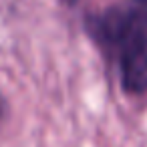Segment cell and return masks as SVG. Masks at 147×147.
I'll return each instance as SVG.
<instances>
[{
	"mask_svg": "<svg viewBox=\"0 0 147 147\" xmlns=\"http://www.w3.org/2000/svg\"><path fill=\"white\" fill-rule=\"evenodd\" d=\"M79 2V0H63V4H67V6H75Z\"/></svg>",
	"mask_w": 147,
	"mask_h": 147,
	"instance_id": "obj_2",
	"label": "cell"
},
{
	"mask_svg": "<svg viewBox=\"0 0 147 147\" xmlns=\"http://www.w3.org/2000/svg\"><path fill=\"white\" fill-rule=\"evenodd\" d=\"M85 30L129 95L147 93V0H121L85 16Z\"/></svg>",
	"mask_w": 147,
	"mask_h": 147,
	"instance_id": "obj_1",
	"label": "cell"
},
{
	"mask_svg": "<svg viewBox=\"0 0 147 147\" xmlns=\"http://www.w3.org/2000/svg\"><path fill=\"white\" fill-rule=\"evenodd\" d=\"M2 115H4V103H2V97H0V119H2Z\"/></svg>",
	"mask_w": 147,
	"mask_h": 147,
	"instance_id": "obj_3",
	"label": "cell"
}]
</instances>
